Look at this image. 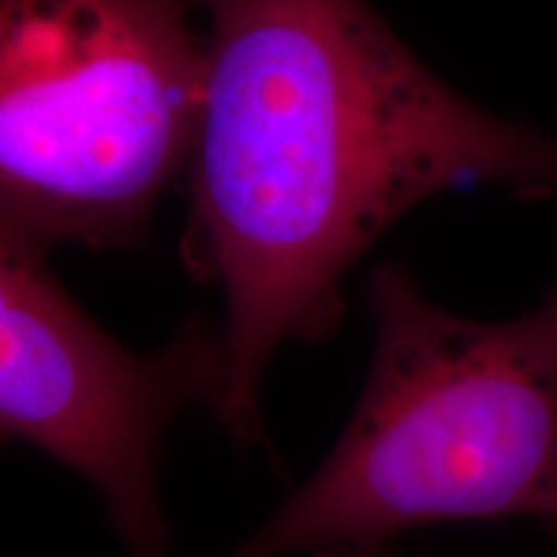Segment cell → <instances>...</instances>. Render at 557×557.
<instances>
[{
	"label": "cell",
	"mask_w": 557,
	"mask_h": 557,
	"mask_svg": "<svg viewBox=\"0 0 557 557\" xmlns=\"http://www.w3.org/2000/svg\"><path fill=\"white\" fill-rule=\"evenodd\" d=\"M207 90L181 259L225 302L212 413L263 438L261 382L287 341L344 318L354 261L410 207L470 186L557 194V137L478 109L364 0H199Z\"/></svg>",
	"instance_id": "obj_1"
},
{
	"label": "cell",
	"mask_w": 557,
	"mask_h": 557,
	"mask_svg": "<svg viewBox=\"0 0 557 557\" xmlns=\"http://www.w3.org/2000/svg\"><path fill=\"white\" fill-rule=\"evenodd\" d=\"M374 357L344 434L225 557L385 545L408 527L557 521V287L506 323L436 308L400 263L367 278Z\"/></svg>",
	"instance_id": "obj_2"
},
{
	"label": "cell",
	"mask_w": 557,
	"mask_h": 557,
	"mask_svg": "<svg viewBox=\"0 0 557 557\" xmlns=\"http://www.w3.org/2000/svg\"><path fill=\"white\" fill-rule=\"evenodd\" d=\"M199 0H0V238L127 248L186 176Z\"/></svg>",
	"instance_id": "obj_3"
},
{
	"label": "cell",
	"mask_w": 557,
	"mask_h": 557,
	"mask_svg": "<svg viewBox=\"0 0 557 557\" xmlns=\"http://www.w3.org/2000/svg\"><path fill=\"white\" fill-rule=\"evenodd\" d=\"M47 259V248L0 238V429L86 478L129 557H165L160 447L178 410L218 400L220 336L194 318L160 351H129Z\"/></svg>",
	"instance_id": "obj_4"
},
{
	"label": "cell",
	"mask_w": 557,
	"mask_h": 557,
	"mask_svg": "<svg viewBox=\"0 0 557 557\" xmlns=\"http://www.w3.org/2000/svg\"><path fill=\"white\" fill-rule=\"evenodd\" d=\"M312 557H400L389 553L385 545H348V547H333L315 553Z\"/></svg>",
	"instance_id": "obj_5"
}]
</instances>
